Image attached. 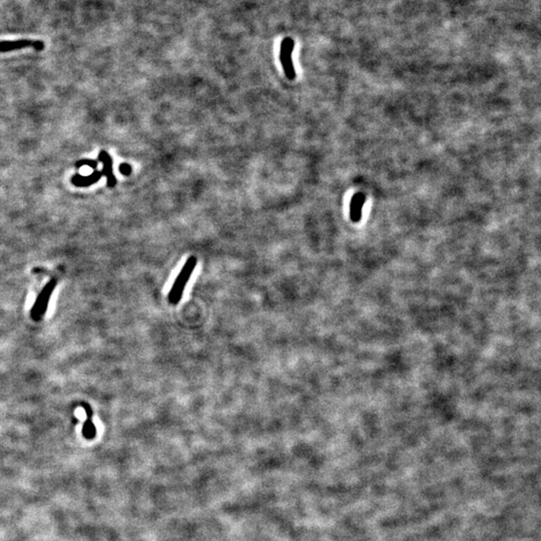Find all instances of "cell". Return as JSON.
Returning <instances> with one entry per match:
<instances>
[{
  "label": "cell",
  "instance_id": "obj_1",
  "mask_svg": "<svg viewBox=\"0 0 541 541\" xmlns=\"http://www.w3.org/2000/svg\"><path fill=\"white\" fill-rule=\"evenodd\" d=\"M196 263H197V258L196 256L194 255H190L187 257V259L185 260L182 268L180 269L179 274L177 275L176 279L174 280L170 290H169V293H168V296H167V299H168V302L169 304L171 305H177L182 296H183V292H184V289L186 287V284L187 282L189 281L195 266H196Z\"/></svg>",
  "mask_w": 541,
  "mask_h": 541
},
{
  "label": "cell",
  "instance_id": "obj_2",
  "mask_svg": "<svg viewBox=\"0 0 541 541\" xmlns=\"http://www.w3.org/2000/svg\"><path fill=\"white\" fill-rule=\"evenodd\" d=\"M295 47V42L292 38L287 37L283 39L280 49V61L283 66L284 72L288 79L293 80L296 77V70L292 60V53Z\"/></svg>",
  "mask_w": 541,
  "mask_h": 541
},
{
  "label": "cell",
  "instance_id": "obj_3",
  "mask_svg": "<svg viewBox=\"0 0 541 541\" xmlns=\"http://www.w3.org/2000/svg\"><path fill=\"white\" fill-rule=\"evenodd\" d=\"M25 47H33L36 50H42L44 48V43L42 41H35V40H14V41H0V51L6 52L10 50L25 48Z\"/></svg>",
  "mask_w": 541,
  "mask_h": 541
},
{
  "label": "cell",
  "instance_id": "obj_4",
  "mask_svg": "<svg viewBox=\"0 0 541 541\" xmlns=\"http://www.w3.org/2000/svg\"><path fill=\"white\" fill-rule=\"evenodd\" d=\"M98 160L103 163V168L101 170L102 175L106 177V184L109 188H113L116 185V177L113 174L112 170V158L108 152L105 150H100L98 153Z\"/></svg>",
  "mask_w": 541,
  "mask_h": 541
},
{
  "label": "cell",
  "instance_id": "obj_5",
  "mask_svg": "<svg viewBox=\"0 0 541 541\" xmlns=\"http://www.w3.org/2000/svg\"><path fill=\"white\" fill-rule=\"evenodd\" d=\"M101 176H103L102 172L95 169L91 174L87 176L81 175L79 173L74 174L71 177V182L77 187H87L89 185H92L93 183H96L101 178Z\"/></svg>",
  "mask_w": 541,
  "mask_h": 541
},
{
  "label": "cell",
  "instance_id": "obj_6",
  "mask_svg": "<svg viewBox=\"0 0 541 541\" xmlns=\"http://www.w3.org/2000/svg\"><path fill=\"white\" fill-rule=\"evenodd\" d=\"M54 284H55L54 281L50 282L47 285V287L42 291V294L39 296L37 303L33 307V314H32L33 316H39L45 311V308H46V305H47V302H48V298H49L51 290L54 287Z\"/></svg>",
  "mask_w": 541,
  "mask_h": 541
},
{
  "label": "cell",
  "instance_id": "obj_7",
  "mask_svg": "<svg viewBox=\"0 0 541 541\" xmlns=\"http://www.w3.org/2000/svg\"><path fill=\"white\" fill-rule=\"evenodd\" d=\"M75 167L79 168L81 166H84V165H87L93 169H96L97 165H98V161L97 160H94V159H89V158H83V159H80L78 161L75 162Z\"/></svg>",
  "mask_w": 541,
  "mask_h": 541
},
{
  "label": "cell",
  "instance_id": "obj_8",
  "mask_svg": "<svg viewBox=\"0 0 541 541\" xmlns=\"http://www.w3.org/2000/svg\"><path fill=\"white\" fill-rule=\"evenodd\" d=\"M118 169H119V172H120L121 174L125 175V176L130 175L131 172H132V167H131V165H130L129 163H126V162L120 163Z\"/></svg>",
  "mask_w": 541,
  "mask_h": 541
}]
</instances>
